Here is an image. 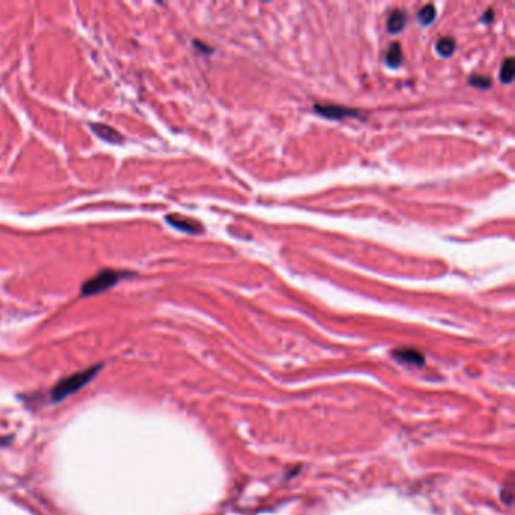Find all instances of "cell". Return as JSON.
<instances>
[{
	"label": "cell",
	"mask_w": 515,
	"mask_h": 515,
	"mask_svg": "<svg viewBox=\"0 0 515 515\" xmlns=\"http://www.w3.org/2000/svg\"><path fill=\"white\" fill-rule=\"evenodd\" d=\"M436 11L434 5H424L419 13H417V20L422 23V26H429L432 21L435 20Z\"/></svg>",
	"instance_id": "8fae6325"
},
{
	"label": "cell",
	"mask_w": 515,
	"mask_h": 515,
	"mask_svg": "<svg viewBox=\"0 0 515 515\" xmlns=\"http://www.w3.org/2000/svg\"><path fill=\"white\" fill-rule=\"evenodd\" d=\"M121 277H122L121 272L105 270L100 274H97L96 277H93L91 279H88L86 283H83L82 294L86 296L102 294V292H105V290L114 287L120 282Z\"/></svg>",
	"instance_id": "7a4b0ae2"
},
{
	"label": "cell",
	"mask_w": 515,
	"mask_h": 515,
	"mask_svg": "<svg viewBox=\"0 0 515 515\" xmlns=\"http://www.w3.org/2000/svg\"><path fill=\"white\" fill-rule=\"evenodd\" d=\"M468 83L475 86V88H479V89H488L491 88V79L487 76H472L468 79Z\"/></svg>",
	"instance_id": "7c38bea8"
},
{
	"label": "cell",
	"mask_w": 515,
	"mask_h": 515,
	"mask_svg": "<svg viewBox=\"0 0 515 515\" xmlns=\"http://www.w3.org/2000/svg\"><path fill=\"white\" fill-rule=\"evenodd\" d=\"M514 76H515V61H514V58H508L502 64L500 81H502V83L509 85L514 81Z\"/></svg>",
	"instance_id": "30bf717a"
},
{
	"label": "cell",
	"mask_w": 515,
	"mask_h": 515,
	"mask_svg": "<svg viewBox=\"0 0 515 515\" xmlns=\"http://www.w3.org/2000/svg\"><path fill=\"white\" fill-rule=\"evenodd\" d=\"M405 25H407V14L404 13V11L395 9L387 20V30L390 33H399L404 30Z\"/></svg>",
	"instance_id": "8992f818"
},
{
	"label": "cell",
	"mask_w": 515,
	"mask_h": 515,
	"mask_svg": "<svg viewBox=\"0 0 515 515\" xmlns=\"http://www.w3.org/2000/svg\"><path fill=\"white\" fill-rule=\"evenodd\" d=\"M455 47H456V42L451 37L440 38L439 41H436V46H435L436 52H439V54L443 56V58H449V56H452L455 52Z\"/></svg>",
	"instance_id": "9c48e42d"
},
{
	"label": "cell",
	"mask_w": 515,
	"mask_h": 515,
	"mask_svg": "<svg viewBox=\"0 0 515 515\" xmlns=\"http://www.w3.org/2000/svg\"><path fill=\"white\" fill-rule=\"evenodd\" d=\"M492 18H494V11L492 9H488L487 14L484 17V21H487V23H490V21H492Z\"/></svg>",
	"instance_id": "4fadbf2b"
},
{
	"label": "cell",
	"mask_w": 515,
	"mask_h": 515,
	"mask_svg": "<svg viewBox=\"0 0 515 515\" xmlns=\"http://www.w3.org/2000/svg\"><path fill=\"white\" fill-rule=\"evenodd\" d=\"M315 112L328 120H343L348 117H358V112L355 109L337 105H316Z\"/></svg>",
	"instance_id": "3957f363"
},
{
	"label": "cell",
	"mask_w": 515,
	"mask_h": 515,
	"mask_svg": "<svg viewBox=\"0 0 515 515\" xmlns=\"http://www.w3.org/2000/svg\"><path fill=\"white\" fill-rule=\"evenodd\" d=\"M404 61V54H402V49L399 42H393L390 49L386 53V64L391 69H398V66Z\"/></svg>",
	"instance_id": "52a82bcc"
},
{
	"label": "cell",
	"mask_w": 515,
	"mask_h": 515,
	"mask_svg": "<svg viewBox=\"0 0 515 515\" xmlns=\"http://www.w3.org/2000/svg\"><path fill=\"white\" fill-rule=\"evenodd\" d=\"M166 221L170 222L171 226L175 227L177 230H182V231H186V233L195 234V233L203 231V227H201L197 221L190 219V218H185V216H180V215H168Z\"/></svg>",
	"instance_id": "277c9868"
},
{
	"label": "cell",
	"mask_w": 515,
	"mask_h": 515,
	"mask_svg": "<svg viewBox=\"0 0 515 515\" xmlns=\"http://www.w3.org/2000/svg\"><path fill=\"white\" fill-rule=\"evenodd\" d=\"M91 127L97 133V137H100V138L108 141V142H121L122 141L120 133L115 129H112L109 126H105V125H93Z\"/></svg>",
	"instance_id": "ba28073f"
},
{
	"label": "cell",
	"mask_w": 515,
	"mask_h": 515,
	"mask_svg": "<svg viewBox=\"0 0 515 515\" xmlns=\"http://www.w3.org/2000/svg\"><path fill=\"white\" fill-rule=\"evenodd\" d=\"M100 367H102V364L89 367V369H86V371L73 374L70 376L62 378L61 381H58V383L54 384V387L50 391L52 400L53 402H59V400H64L69 396L77 393V391H79L81 388H83L89 383V381H91L98 374Z\"/></svg>",
	"instance_id": "6da1fadb"
},
{
	"label": "cell",
	"mask_w": 515,
	"mask_h": 515,
	"mask_svg": "<svg viewBox=\"0 0 515 515\" xmlns=\"http://www.w3.org/2000/svg\"><path fill=\"white\" fill-rule=\"evenodd\" d=\"M396 360H399L400 363L404 364H410V366H423L424 363V357L416 351V349H396L393 352Z\"/></svg>",
	"instance_id": "5b68a950"
}]
</instances>
